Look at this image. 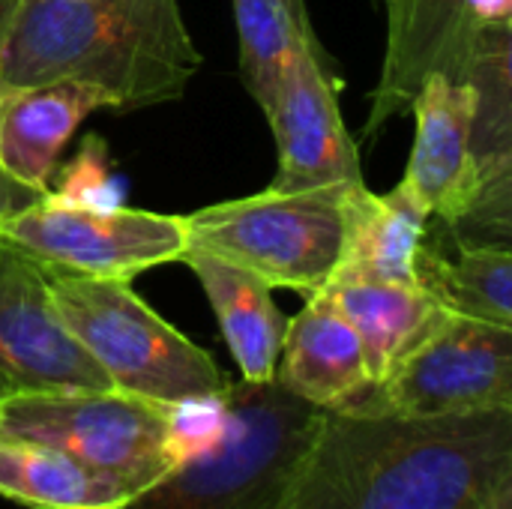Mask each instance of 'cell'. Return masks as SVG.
I'll return each mask as SVG.
<instances>
[{"mask_svg":"<svg viewBox=\"0 0 512 509\" xmlns=\"http://www.w3.org/2000/svg\"><path fill=\"white\" fill-rule=\"evenodd\" d=\"M354 189V186H351ZM348 189H264L186 216L192 249L219 255L270 288H324L342 258Z\"/></svg>","mask_w":512,"mask_h":509,"instance_id":"cell-6","label":"cell"},{"mask_svg":"<svg viewBox=\"0 0 512 509\" xmlns=\"http://www.w3.org/2000/svg\"><path fill=\"white\" fill-rule=\"evenodd\" d=\"M483 27L471 21L462 0H387V48L363 135L381 132L393 117L411 111L420 84L441 72L465 78L474 39Z\"/></svg>","mask_w":512,"mask_h":509,"instance_id":"cell-11","label":"cell"},{"mask_svg":"<svg viewBox=\"0 0 512 509\" xmlns=\"http://www.w3.org/2000/svg\"><path fill=\"white\" fill-rule=\"evenodd\" d=\"M108 96L81 81H48L0 90V171L15 183L48 195V183L78 126Z\"/></svg>","mask_w":512,"mask_h":509,"instance_id":"cell-14","label":"cell"},{"mask_svg":"<svg viewBox=\"0 0 512 509\" xmlns=\"http://www.w3.org/2000/svg\"><path fill=\"white\" fill-rule=\"evenodd\" d=\"M450 231V228H447ZM453 255L423 237L414 255L417 285L447 312L512 327V252L453 234Z\"/></svg>","mask_w":512,"mask_h":509,"instance_id":"cell-18","label":"cell"},{"mask_svg":"<svg viewBox=\"0 0 512 509\" xmlns=\"http://www.w3.org/2000/svg\"><path fill=\"white\" fill-rule=\"evenodd\" d=\"M18 3H21V0H0V42H3V36H6V30H9V24H12V18H15Z\"/></svg>","mask_w":512,"mask_h":509,"instance_id":"cell-24","label":"cell"},{"mask_svg":"<svg viewBox=\"0 0 512 509\" xmlns=\"http://www.w3.org/2000/svg\"><path fill=\"white\" fill-rule=\"evenodd\" d=\"M324 291L354 327L372 384L384 381L387 372L450 315L417 282L333 276Z\"/></svg>","mask_w":512,"mask_h":509,"instance_id":"cell-17","label":"cell"},{"mask_svg":"<svg viewBox=\"0 0 512 509\" xmlns=\"http://www.w3.org/2000/svg\"><path fill=\"white\" fill-rule=\"evenodd\" d=\"M36 198H42V195L33 192V189H27V186H21V183H15L12 177H6V174L0 171V219H6V216L24 210V207L33 204Z\"/></svg>","mask_w":512,"mask_h":509,"instance_id":"cell-23","label":"cell"},{"mask_svg":"<svg viewBox=\"0 0 512 509\" xmlns=\"http://www.w3.org/2000/svg\"><path fill=\"white\" fill-rule=\"evenodd\" d=\"M279 509H512V408L324 411Z\"/></svg>","mask_w":512,"mask_h":509,"instance_id":"cell-1","label":"cell"},{"mask_svg":"<svg viewBox=\"0 0 512 509\" xmlns=\"http://www.w3.org/2000/svg\"><path fill=\"white\" fill-rule=\"evenodd\" d=\"M201 63L180 0H21L0 42V90L81 81L129 111L183 99Z\"/></svg>","mask_w":512,"mask_h":509,"instance_id":"cell-2","label":"cell"},{"mask_svg":"<svg viewBox=\"0 0 512 509\" xmlns=\"http://www.w3.org/2000/svg\"><path fill=\"white\" fill-rule=\"evenodd\" d=\"M48 288L66 330L111 390L162 405H195L228 387L216 360L156 315L129 279L48 273Z\"/></svg>","mask_w":512,"mask_h":509,"instance_id":"cell-5","label":"cell"},{"mask_svg":"<svg viewBox=\"0 0 512 509\" xmlns=\"http://www.w3.org/2000/svg\"><path fill=\"white\" fill-rule=\"evenodd\" d=\"M0 240L48 273L129 282L150 267L180 261L189 246L186 216L150 213L126 204L87 210L60 204L51 195L0 219Z\"/></svg>","mask_w":512,"mask_h":509,"instance_id":"cell-8","label":"cell"},{"mask_svg":"<svg viewBox=\"0 0 512 509\" xmlns=\"http://www.w3.org/2000/svg\"><path fill=\"white\" fill-rule=\"evenodd\" d=\"M324 411L273 381H228L204 441L117 509H279Z\"/></svg>","mask_w":512,"mask_h":509,"instance_id":"cell-3","label":"cell"},{"mask_svg":"<svg viewBox=\"0 0 512 509\" xmlns=\"http://www.w3.org/2000/svg\"><path fill=\"white\" fill-rule=\"evenodd\" d=\"M276 381L321 411H342L372 387L360 339L324 288L288 318Z\"/></svg>","mask_w":512,"mask_h":509,"instance_id":"cell-13","label":"cell"},{"mask_svg":"<svg viewBox=\"0 0 512 509\" xmlns=\"http://www.w3.org/2000/svg\"><path fill=\"white\" fill-rule=\"evenodd\" d=\"M132 483L54 447L0 438V498L30 509H117Z\"/></svg>","mask_w":512,"mask_h":509,"instance_id":"cell-19","label":"cell"},{"mask_svg":"<svg viewBox=\"0 0 512 509\" xmlns=\"http://www.w3.org/2000/svg\"><path fill=\"white\" fill-rule=\"evenodd\" d=\"M432 213L399 183L387 195L369 192L366 183L345 192V237L342 258L333 276L417 282L414 255L429 231Z\"/></svg>","mask_w":512,"mask_h":509,"instance_id":"cell-16","label":"cell"},{"mask_svg":"<svg viewBox=\"0 0 512 509\" xmlns=\"http://www.w3.org/2000/svg\"><path fill=\"white\" fill-rule=\"evenodd\" d=\"M477 27L512 24V0H462Z\"/></svg>","mask_w":512,"mask_h":509,"instance_id":"cell-22","label":"cell"},{"mask_svg":"<svg viewBox=\"0 0 512 509\" xmlns=\"http://www.w3.org/2000/svg\"><path fill=\"white\" fill-rule=\"evenodd\" d=\"M267 120L279 150L270 189H351L363 183L360 150L339 111V78L315 33L288 66Z\"/></svg>","mask_w":512,"mask_h":509,"instance_id":"cell-9","label":"cell"},{"mask_svg":"<svg viewBox=\"0 0 512 509\" xmlns=\"http://www.w3.org/2000/svg\"><path fill=\"white\" fill-rule=\"evenodd\" d=\"M9 393H12V387H9V384H6V381L0 378V402H3V399H6Z\"/></svg>","mask_w":512,"mask_h":509,"instance_id":"cell-25","label":"cell"},{"mask_svg":"<svg viewBox=\"0 0 512 509\" xmlns=\"http://www.w3.org/2000/svg\"><path fill=\"white\" fill-rule=\"evenodd\" d=\"M498 408H512V327L450 312L342 411L429 420Z\"/></svg>","mask_w":512,"mask_h":509,"instance_id":"cell-7","label":"cell"},{"mask_svg":"<svg viewBox=\"0 0 512 509\" xmlns=\"http://www.w3.org/2000/svg\"><path fill=\"white\" fill-rule=\"evenodd\" d=\"M180 261L201 282L243 381H273L288 324L270 294L273 288L255 273L204 249L186 246Z\"/></svg>","mask_w":512,"mask_h":509,"instance_id":"cell-15","label":"cell"},{"mask_svg":"<svg viewBox=\"0 0 512 509\" xmlns=\"http://www.w3.org/2000/svg\"><path fill=\"white\" fill-rule=\"evenodd\" d=\"M411 111L417 117L414 147L402 183L426 204L432 219L453 228L471 201V111L474 93L468 81L429 75Z\"/></svg>","mask_w":512,"mask_h":509,"instance_id":"cell-12","label":"cell"},{"mask_svg":"<svg viewBox=\"0 0 512 509\" xmlns=\"http://www.w3.org/2000/svg\"><path fill=\"white\" fill-rule=\"evenodd\" d=\"M219 396L162 405L111 387L9 393L0 402V438L54 447L144 489L204 441Z\"/></svg>","mask_w":512,"mask_h":509,"instance_id":"cell-4","label":"cell"},{"mask_svg":"<svg viewBox=\"0 0 512 509\" xmlns=\"http://www.w3.org/2000/svg\"><path fill=\"white\" fill-rule=\"evenodd\" d=\"M48 195L69 207L87 210H108L123 204V186L117 180L111 150L102 135L87 132L78 150L54 168Z\"/></svg>","mask_w":512,"mask_h":509,"instance_id":"cell-21","label":"cell"},{"mask_svg":"<svg viewBox=\"0 0 512 509\" xmlns=\"http://www.w3.org/2000/svg\"><path fill=\"white\" fill-rule=\"evenodd\" d=\"M0 378L12 393L111 387L57 315L48 270L6 240H0Z\"/></svg>","mask_w":512,"mask_h":509,"instance_id":"cell-10","label":"cell"},{"mask_svg":"<svg viewBox=\"0 0 512 509\" xmlns=\"http://www.w3.org/2000/svg\"><path fill=\"white\" fill-rule=\"evenodd\" d=\"M240 36V78L264 117L270 114L288 66L315 33L306 0H231Z\"/></svg>","mask_w":512,"mask_h":509,"instance_id":"cell-20","label":"cell"}]
</instances>
